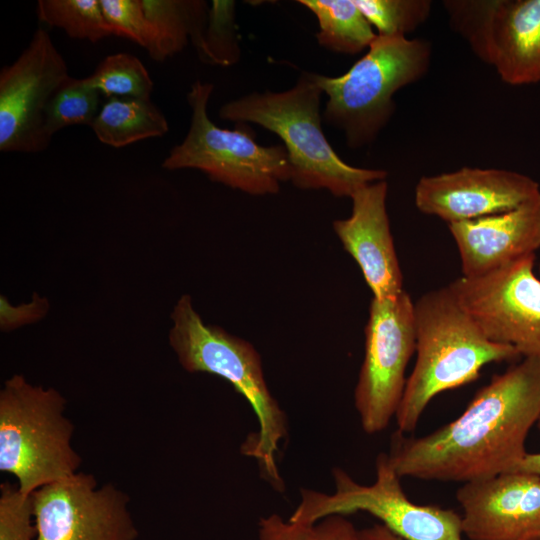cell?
<instances>
[{"mask_svg":"<svg viewBox=\"0 0 540 540\" xmlns=\"http://www.w3.org/2000/svg\"><path fill=\"white\" fill-rule=\"evenodd\" d=\"M90 127L100 142L114 148L161 137L169 130L166 117L150 98H108Z\"/></svg>","mask_w":540,"mask_h":540,"instance_id":"obj_19","label":"cell"},{"mask_svg":"<svg viewBox=\"0 0 540 540\" xmlns=\"http://www.w3.org/2000/svg\"><path fill=\"white\" fill-rule=\"evenodd\" d=\"M66 399L55 388L29 383L21 374L0 391V471L13 475L24 494L78 472L81 457L71 444L74 425Z\"/></svg>","mask_w":540,"mask_h":540,"instance_id":"obj_6","label":"cell"},{"mask_svg":"<svg viewBox=\"0 0 540 540\" xmlns=\"http://www.w3.org/2000/svg\"><path fill=\"white\" fill-rule=\"evenodd\" d=\"M69 77L49 33L38 28L18 58L0 71L1 152L37 153L49 146L45 109Z\"/></svg>","mask_w":540,"mask_h":540,"instance_id":"obj_11","label":"cell"},{"mask_svg":"<svg viewBox=\"0 0 540 540\" xmlns=\"http://www.w3.org/2000/svg\"><path fill=\"white\" fill-rule=\"evenodd\" d=\"M358 540H403L381 523L360 529Z\"/></svg>","mask_w":540,"mask_h":540,"instance_id":"obj_30","label":"cell"},{"mask_svg":"<svg viewBox=\"0 0 540 540\" xmlns=\"http://www.w3.org/2000/svg\"><path fill=\"white\" fill-rule=\"evenodd\" d=\"M322 93L313 73L303 72L286 91L253 92L225 103L219 117L257 124L279 136L296 187L326 189L336 197L351 198L362 187L386 180L387 172L354 167L334 151L321 127Z\"/></svg>","mask_w":540,"mask_h":540,"instance_id":"obj_4","label":"cell"},{"mask_svg":"<svg viewBox=\"0 0 540 540\" xmlns=\"http://www.w3.org/2000/svg\"><path fill=\"white\" fill-rule=\"evenodd\" d=\"M50 304L47 298L34 293L31 301L13 305L4 296H0V329L10 332L26 325L36 323L47 315Z\"/></svg>","mask_w":540,"mask_h":540,"instance_id":"obj_29","label":"cell"},{"mask_svg":"<svg viewBox=\"0 0 540 540\" xmlns=\"http://www.w3.org/2000/svg\"><path fill=\"white\" fill-rule=\"evenodd\" d=\"M235 2L214 0L209 10L200 59L228 66L238 61L240 49L235 33Z\"/></svg>","mask_w":540,"mask_h":540,"instance_id":"obj_26","label":"cell"},{"mask_svg":"<svg viewBox=\"0 0 540 540\" xmlns=\"http://www.w3.org/2000/svg\"><path fill=\"white\" fill-rule=\"evenodd\" d=\"M536 255L486 275L460 277L448 287L485 336L512 346L521 357L540 358V280Z\"/></svg>","mask_w":540,"mask_h":540,"instance_id":"obj_10","label":"cell"},{"mask_svg":"<svg viewBox=\"0 0 540 540\" xmlns=\"http://www.w3.org/2000/svg\"><path fill=\"white\" fill-rule=\"evenodd\" d=\"M387 191L386 180L362 187L350 198L351 215L333 222L335 234L376 299L394 298L404 291L386 209Z\"/></svg>","mask_w":540,"mask_h":540,"instance_id":"obj_15","label":"cell"},{"mask_svg":"<svg viewBox=\"0 0 540 540\" xmlns=\"http://www.w3.org/2000/svg\"><path fill=\"white\" fill-rule=\"evenodd\" d=\"M37 527L33 493L24 494L18 485H0V540H35Z\"/></svg>","mask_w":540,"mask_h":540,"instance_id":"obj_27","label":"cell"},{"mask_svg":"<svg viewBox=\"0 0 540 540\" xmlns=\"http://www.w3.org/2000/svg\"><path fill=\"white\" fill-rule=\"evenodd\" d=\"M169 344L189 373H208L228 381L251 405L259 424L241 445V453L254 458L271 486L283 492L277 458L288 437L285 412L271 394L262 361L254 346L223 328L206 324L195 310L191 296L183 294L171 313Z\"/></svg>","mask_w":540,"mask_h":540,"instance_id":"obj_3","label":"cell"},{"mask_svg":"<svg viewBox=\"0 0 540 540\" xmlns=\"http://www.w3.org/2000/svg\"><path fill=\"white\" fill-rule=\"evenodd\" d=\"M36 13L41 22L62 29L74 39L96 43L115 36L100 0H39Z\"/></svg>","mask_w":540,"mask_h":540,"instance_id":"obj_21","label":"cell"},{"mask_svg":"<svg viewBox=\"0 0 540 540\" xmlns=\"http://www.w3.org/2000/svg\"><path fill=\"white\" fill-rule=\"evenodd\" d=\"M414 326L416 362L395 414L404 433L416 429L436 395L474 382L489 363L521 357L512 346L489 340L448 285L414 301Z\"/></svg>","mask_w":540,"mask_h":540,"instance_id":"obj_2","label":"cell"},{"mask_svg":"<svg viewBox=\"0 0 540 540\" xmlns=\"http://www.w3.org/2000/svg\"><path fill=\"white\" fill-rule=\"evenodd\" d=\"M214 85L197 80L187 93L192 110L189 130L162 162L167 170L197 169L212 181L252 195L277 193L290 181L291 167L283 145L262 146L246 123L233 130L213 123L207 105Z\"/></svg>","mask_w":540,"mask_h":540,"instance_id":"obj_7","label":"cell"},{"mask_svg":"<svg viewBox=\"0 0 540 540\" xmlns=\"http://www.w3.org/2000/svg\"><path fill=\"white\" fill-rule=\"evenodd\" d=\"M375 471V481L364 485L345 470L334 468L335 491L329 494L302 488L300 501L288 519L308 524L331 515L366 512L403 540H462L461 514L411 501L387 453L378 454Z\"/></svg>","mask_w":540,"mask_h":540,"instance_id":"obj_8","label":"cell"},{"mask_svg":"<svg viewBox=\"0 0 540 540\" xmlns=\"http://www.w3.org/2000/svg\"><path fill=\"white\" fill-rule=\"evenodd\" d=\"M431 55V43L425 39L377 35L344 74L313 73L328 96L325 121L343 130L349 148L369 145L396 109L394 94L427 74Z\"/></svg>","mask_w":540,"mask_h":540,"instance_id":"obj_5","label":"cell"},{"mask_svg":"<svg viewBox=\"0 0 540 540\" xmlns=\"http://www.w3.org/2000/svg\"><path fill=\"white\" fill-rule=\"evenodd\" d=\"M101 93L85 78L69 77L54 93L44 114V131L48 139L72 125L91 126L101 107Z\"/></svg>","mask_w":540,"mask_h":540,"instance_id":"obj_22","label":"cell"},{"mask_svg":"<svg viewBox=\"0 0 540 540\" xmlns=\"http://www.w3.org/2000/svg\"><path fill=\"white\" fill-rule=\"evenodd\" d=\"M155 32V45L149 55L163 62L181 52L190 40L200 58L208 23L209 8L202 0H141Z\"/></svg>","mask_w":540,"mask_h":540,"instance_id":"obj_18","label":"cell"},{"mask_svg":"<svg viewBox=\"0 0 540 540\" xmlns=\"http://www.w3.org/2000/svg\"><path fill=\"white\" fill-rule=\"evenodd\" d=\"M103 13L115 36L128 38L150 55L155 45V32L147 19L141 0H100Z\"/></svg>","mask_w":540,"mask_h":540,"instance_id":"obj_28","label":"cell"},{"mask_svg":"<svg viewBox=\"0 0 540 540\" xmlns=\"http://www.w3.org/2000/svg\"><path fill=\"white\" fill-rule=\"evenodd\" d=\"M463 277L496 271L540 248V194L506 212L453 222Z\"/></svg>","mask_w":540,"mask_h":540,"instance_id":"obj_16","label":"cell"},{"mask_svg":"<svg viewBox=\"0 0 540 540\" xmlns=\"http://www.w3.org/2000/svg\"><path fill=\"white\" fill-rule=\"evenodd\" d=\"M525 471L540 476V452L527 453L515 471Z\"/></svg>","mask_w":540,"mask_h":540,"instance_id":"obj_31","label":"cell"},{"mask_svg":"<svg viewBox=\"0 0 540 540\" xmlns=\"http://www.w3.org/2000/svg\"><path fill=\"white\" fill-rule=\"evenodd\" d=\"M85 79L106 98L148 99L154 87L144 64L136 56L123 52L105 57Z\"/></svg>","mask_w":540,"mask_h":540,"instance_id":"obj_23","label":"cell"},{"mask_svg":"<svg viewBox=\"0 0 540 540\" xmlns=\"http://www.w3.org/2000/svg\"><path fill=\"white\" fill-rule=\"evenodd\" d=\"M540 419V358L525 357L480 388L464 412L433 432L395 430L387 453L397 474L467 483L515 471Z\"/></svg>","mask_w":540,"mask_h":540,"instance_id":"obj_1","label":"cell"},{"mask_svg":"<svg viewBox=\"0 0 540 540\" xmlns=\"http://www.w3.org/2000/svg\"><path fill=\"white\" fill-rule=\"evenodd\" d=\"M479 59L509 85L540 83V0H490Z\"/></svg>","mask_w":540,"mask_h":540,"instance_id":"obj_17","label":"cell"},{"mask_svg":"<svg viewBox=\"0 0 540 540\" xmlns=\"http://www.w3.org/2000/svg\"><path fill=\"white\" fill-rule=\"evenodd\" d=\"M415 350L414 301L409 293L373 298L354 390V405L365 433L384 431L395 417L406 385V367Z\"/></svg>","mask_w":540,"mask_h":540,"instance_id":"obj_9","label":"cell"},{"mask_svg":"<svg viewBox=\"0 0 540 540\" xmlns=\"http://www.w3.org/2000/svg\"><path fill=\"white\" fill-rule=\"evenodd\" d=\"M537 424H538V427H539V429H540V419H539V421H538V423H537Z\"/></svg>","mask_w":540,"mask_h":540,"instance_id":"obj_32","label":"cell"},{"mask_svg":"<svg viewBox=\"0 0 540 540\" xmlns=\"http://www.w3.org/2000/svg\"><path fill=\"white\" fill-rule=\"evenodd\" d=\"M538 268H539V273H540V263H539V267H538Z\"/></svg>","mask_w":540,"mask_h":540,"instance_id":"obj_33","label":"cell"},{"mask_svg":"<svg viewBox=\"0 0 540 540\" xmlns=\"http://www.w3.org/2000/svg\"><path fill=\"white\" fill-rule=\"evenodd\" d=\"M469 540H540V476L511 471L456 491Z\"/></svg>","mask_w":540,"mask_h":540,"instance_id":"obj_14","label":"cell"},{"mask_svg":"<svg viewBox=\"0 0 540 540\" xmlns=\"http://www.w3.org/2000/svg\"><path fill=\"white\" fill-rule=\"evenodd\" d=\"M358 531L343 515H331L304 524L272 513L258 522V540H358Z\"/></svg>","mask_w":540,"mask_h":540,"instance_id":"obj_25","label":"cell"},{"mask_svg":"<svg viewBox=\"0 0 540 540\" xmlns=\"http://www.w3.org/2000/svg\"><path fill=\"white\" fill-rule=\"evenodd\" d=\"M539 194V184L525 174L463 167L421 177L414 200L420 212L449 224L506 212Z\"/></svg>","mask_w":540,"mask_h":540,"instance_id":"obj_13","label":"cell"},{"mask_svg":"<svg viewBox=\"0 0 540 540\" xmlns=\"http://www.w3.org/2000/svg\"><path fill=\"white\" fill-rule=\"evenodd\" d=\"M35 540H136L129 496L77 472L33 493Z\"/></svg>","mask_w":540,"mask_h":540,"instance_id":"obj_12","label":"cell"},{"mask_svg":"<svg viewBox=\"0 0 540 540\" xmlns=\"http://www.w3.org/2000/svg\"><path fill=\"white\" fill-rule=\"evenodd\" d=\"M317 18L318 43L336 53L355 55L377 37L354 0H299Z\"/></svg>","mask_w":540,"mask_h":540,"instance_id":"obj_20","label":"cell"},{"mask_svg":"<svg viewBox=\"0 0 540 540\" xmlns=\"http://www.w3.org/2000/svg\"><path fill=\"white\" fill-rule=\"evenodd\" d=\"M377 35L406 37L427 21L430 0H354Z\"/></svg>","mask_w":540,"mask_h":540,"instance_id":"obj_24","label":"cell"}]
</instances>
